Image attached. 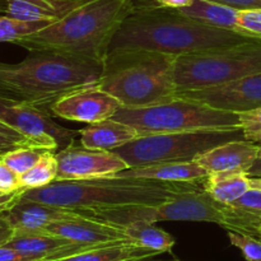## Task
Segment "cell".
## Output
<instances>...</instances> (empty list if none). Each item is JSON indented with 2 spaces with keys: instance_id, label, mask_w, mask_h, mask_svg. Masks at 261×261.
Returning a JSON list of instances; mask_svg holds the SVG:
<instances>
[{
  "instance_id": "6da1fadb",
  "label": "cell",
  "mask_w": 261,
  "mask_h": 261,
  "mask_svg": "<svg viewBox=\"0 0 261 261\" xmlns=\"http://www.w3.org/2000/svg\"><path fill=\"white\" fill-rule=\"evenodd\" d=\"M255 38L198 22L177 9L153 4L135 5L117 30L110 51L137 48L172 56L229 47Z\"/></svg>"
},
{
  "instance_id": "7a4b0ae2",
  "label": "cell",
  "mask_w": 261,
  "mask_h": 261,
  "mask_svg": "<svg viewBox=\"0 0 261 261\" xmlns=\"http://www.w3.org/2000/svg\"><path fill=\"white\" fill-rule=\"evenodd\" d=\"M103 63L65 54L31 53L15 64L0 61V97L50 111L66 94L96 86Z\"/></svg>"
},
{
  "instance_id": "3957f363",
  "label": "cell",
  "mask_w": 261,
  "mask_h": 261,
  "mask_svg": "<svg viewBox=\"0 0 261 261\" xmlns=\"http://www.w3.org/2000/svg\"><path fill=\"white\" fill-rule=\"evenodd\" d=\"M135 0H88L61 19L15 42L30 53L50 51L103 63Z\"/></svg>"
},
{
  "instance_id": "277c9868",
  "label": "cell",
  "mask_w": 261,
  "mask_h": 261,
  "mask_svg": "<svg viewBox=\"0 0 261 261\" xmlns=\"http://www.w3.org/2000/svg\"><path fill=\"white\" fill-rule=\"evenodd\" d=\"M203 188V184H175L134 177L54 181L50 185L27 189L22 199L64 208L91 211L125 205H158L177 194Z\"/></svg>"
},
{
  "instance_id": "5b68a950",
  "label": "cell",
  "mask_w": 261,
  "mask_h": 261,
  "mask_svg": "<svg viewBox=\"0 0 261 261\" xmlns=\"http://www.w3.org/2000/svg\"><path fill=\"white\" fill-rule=\"evenodd\" d=\"M176 56L149 50L110 51L103 60L98 86L122 107H147L176 98Z\"/></svg>"
},
{
  "instance_id": "8992f818",
  "label": "cell",
  "mask_w": 261,
  "mask_h": 261,
  "mask_svg": "<svg viewBox=\"0 0 261 261\" xmlns=\"http://www.w3.org/2000/svg\"><path fill=\"white\" fill-rule=\"evenodd\" d=\"M112 119L133 126L139 133V137L240 127L239 114L236 112L214 109L184 97L147 107H121Z\"/></svg>"
},
{
  "instance_id": "52a82bcc",
  "label": "cell",
  "mask_w": 261,
  "mask_h": 261,
  "mask_svg": "<svg viewBox=\"0 0 261 261\" xmlns=\"http://www.w3.org/2000/svg\"><path fill=\"white\" fill-rule=\"evenodd\" d=\"M261 71V40L176 56L177 93L221 86Z\"/></svg>"
},
{
  "instance_id": "ba28073f",
  "label": "cell",
  "mask_w": 261,
  "mask_h": 261,
  "mask_svg": "<svg viewBox=\"0 0 261 261\" xmlns=\"http://www.w3.org/2000/svg\"><path fill=\"white\" fill-rule=\"evenodd\" d=\"M244 132L239 129L196 130L139 137L112 152L130 167L165 162L196 161L205 152L232 140H242Z\"/></svg>"
},
{
  "instance_id": "9c48e42d",
  "label": "cell",
  "mask_w": 261,
  "mask_h": 261,
  "mask_svg": "<svg viewBox=\"0 0 261 261\" xmlns=\"http://www.w3.org/2000/svg\"><path fill=\"white\" fill-rule=\"evenodd\" d=\"M0 120L37 143L43 149L59 152L74 143L76 133L61 126L50 111L0 97Z\"/></svg>"
},
{
  "instance_id": "30bf717a",
  "label": "cell",
  "mask_w": 261,
  "mask_h": 261,
  "mask_svg": "<svg viewBox=\"0 0 261 261\" xmlns=\"http://www.w3.org/2000/svg\"><path fill=\"white\" fill-rule=\"evenodd\" d=\"M58 160L56 181H78L111 177L129 168L127 163L110 150L88 149L83 145L70 144L55 153Z\"/></svg>"
},
{
  "instance_id": "8fae6325",
  "label": "cell",
  "mask_w": 261,
  "mask_h": 261,
  "mask_svg": "<svg viewBox=\"0 0 261 261\" xmlns=\"http://www.w3.org/2000/svg\"><path fill=\"white\" fill-rule=\"evenodd\" d=\"M176 97L194 99L214 109L236 114L251 111L261 107V71L221 86L180 92Z\"/></svg>"
},
{
  "instance_id": "7c38bea8",
  "label": "cell",
  "mask_w": 261,
  "mask_h": 261,
  "mask_svg": "<svg viewBox=\"0 0 261 261\" xmlns=\"http://www.w3.org/2000/svg\"><path fill=\"white\" fill-rule=\"evenodd\" d=\"M121 107L119 99L96 84L76 89L58 99L50 107V112L68 121L92 124L111 119Z\"/></svg>"
},
{
  "instance_id": "4fadbf2b",
  "label": "cell",
  "mask_w": 261,
  "mask_h": 261,
  "mask_svg": "<svg viewBox=\"0 0 261 261\" xmlns=\"http://www.w3.org/2000/svg\"><path fill=\"white\" fill-rule=\"evenodd\" d=\"M43 232L56 234L76 244L92 246L129 241L122 227L89 217L84 212L75 218L55 222L46 227Z\"/></svg>"
},
{
  "instance_id": "5bb4252c",
  "label": "cell",
  "mask_w": 261,
  "mask_h": 261,
  "mask_svg": "<svg viewBox=\"0 0 261 261\" xmlns=\"http://www.w3.org/2000/svg\"><path fill=\"white\" fill-rule=\"evenodd\" d=\"M7 245L19 251L30 261L63 259L96 247L92 245L76 244L48 232H14V236Z\"/></svg>"
},
{
  "instance_id": "9a60e30c",
  "label": "cell",
  "mask_w": 261,
  "mask_h": 261,
  "mask_svg": "<svg viewBox=\"0 0 261 261\" xmlns=\"http://www.w3.org/2000/svg\"><path fill=\"white\" fill-rule=\"evenodd\" d=\"M83 214L78 209L51 205L41 201L22 199L9 209L5 217L14 232H43L55 222L71 219Z\"/></svg>"
},
{
  "instance_id": "2e32d148",
  "label": "cell",
  "mask_w": 261,
  "mask_h": 261,
  "mask_svg": "<svg viewBox=\"0 0 261 261\" xmlns=\"http://www.w3.org/2000/svg\"><path fill=\"white\" fill-rule=\"evenodd\" d=\"M260 145L249 140H232L224 143L201 154L196 162L209 173L214 172H244L249 173L259 158Z\"/></svg>"
},
{
  "instance_id": "e0dca14e",
  "label": "cell",
  "mask_w": 261,
  "mask_h": 261,
  "mask_svg": "<svg viewBox=\"0 0 261 261\" xmlns=\"http://www.w3.org/2000/svg\"><path fill=\"white\" fill-rule=\"evenodd\" d=\"M119 177L147 178L175 184H203L209 172L196 161L190 162H165L154 165L130 167L121 171Z\"/></svg>"
},
{
  "instance_id": "ac0fdd59",
  "label": "cell",
  "mask_w": 261,
  "mask_h": 261,
  "mask_svg": "<svg viewBox=\"0 0 261 261\" xmlns=\"http://www.w3.org/2000/svg\"><path fill=\"white\" fill-rule=\"evenodd\" d=\"M88 0H0V14L20 20H59Z\"/></svg>"
},
{
  "instance_id": "d6986e66",
  "label": "cell",
  "mask_w": 261,
  "mask_h": 261,
  "mask_svg": "<svg viewBox=\"0 0 261 261\" xmlns=\"http://www.w3.org/2000/svg\"><path fill=\"white\" fill-rule=\"evenodd\" d=\"M78 134L83 147L110 152L139 138V133L134 127L112 117L88 124L79 130Z\"/></svg>"
},
{
  "instance_id": "ffe728a7",
  "label": "cell",
  "mask_w": 261,
  "mask_h": 261,
  "mask_svg": "<svg viewBox=\"0 0 261 261\" xmlns=\"http://www.w3.org/2000/svg\"><path fill=\"white\" fill-rule=\"evenodd\" d=\"M158 255V252L132 241H121L92 247L86 251L51 261H145Z\"/></svg>"
},
{
  "instance_id": "44dd1931",
  "label": "cell",
  "mask_w": 261,
  "mask_h": 261,
  "mask_svg": "<svg viewBox=\"0 0 261 261\" xmlns=\"http://www.w3.org/2000/svg\"><path fill=\"white\" fill-rule=\"evenodd\" d=\"M177 10L204 24L241 33L239 24L240 9L229 5L212 2V0H194L189 7Z\"/></svg>"
},
{
  "instance_id": "7402d4cb",
  "label": "cell",
  "mask_w": 261,
  "mask_h": 261,
  "mask_svg": "<svg viewBox=\"0 0 261 261\" xmlns=\"http://www.w3.org/2000/svg\"><path fill=\"white\" fill-rule=\"evenodd\" d=\"M203 188L219 203L232 205L251 189L250 176L244 172H214L204 180Z\"/></svg>"
},
{
  "instance_id": "603a6c76",
  "label": "cell",
  "mask_w": 261,
  "mask_h": 261,
  "mask_svg": "<svg viewBox=\"0 0 261 261\" xmlns=\"http://www.w3.org/2000/svg\"><path fill=\"white\" fill-rule=\"evenodd\" d=\"M122 228L129 241L145 249L153 250L160 255L163 252H170L176 244L175 237L152 222H132L122 226Z\"/></svg>"
},
{
  "instance_id": "cb8c5ba5",
  "label": "cell",
  "mask_w": 261,
  "mask_h": 261,
  "mask_svg": "<svg viewBox=\"0 0 261 261\" xmlns=\"http://www.w3.org/2000/svg\"><path fill=\"white\" fill-rule=\"evenodd\" d=\"M59 166L55 153L47 150L30 171L20 175V186L23 189H37L50 185L56 181Z\"/></svg>"
},
{
  "instance_id": "d4e9b609",
  "label": "cell",
  "mask_w": 261,
  "mask_h": 261,
  "mask_svg": "<svg viewBox=\"0 0 261 261\" xmlns=\"http://www.w3.org/2000/svg\"><path fill=\"white\" fill-rule=\"evenodd\" d=\"M56 20H20L0 14V42L15 43L20 38L41 31Z\"/></svg>"
},
{
  "instance_id": "484cf974",
  "label": "cell",
  "mask_w": 261,
  "mask_h": 261,
  "mask_svg": "<svg viewBox=\"0 0 261 261\" xmlns=\"http://www.w3.org/2000/svg\"><path fill=\"white\" fill-rule=\"evenodd\" d=\"M46 152L47 149H42V148H20V149H15L4 154L3 160L20 176L30 171Z\"/></svg>"
},
{
  "instance_id": "4316f807",
  "label": "cell",
  "mask_w": 261,
  "mask_h": 261,
  "mask_svg": "<svg viewBox=\"0 0 261 261\" xmlns=\"http://www.w3.org/2000/svg\"><path fill=\"white\" fill-rule=\"evenodd\" d=\"M20 148H41L28 137L0 120V157ZM43 149V148H42Z\"/></svg>"
},
{
  "instance_id": "83f0119b",
  "label": "cell",
  "mask_w": 261,
  "mask_h": 261,
  "mask_svg": "<svg viewBox=\"0 0 261 261\" xmlns=\"http://www.w3.org/2000/svg\"><path fill=\"white\" fill-rule=\"evenodd\" d=\"M232 246L241 251L246 261H261V240L251 234L240 233V232H227Z\"/></svg>"
},
{
  "instance_id": "f1b7e54d",
  "label": "cell",
  "mask_w": 261,
  "mask_h": 261,
  "mask_svg": "<svg viewBox=\"0 0 261 261\" xmlns=\"http://www.w3.org/2000/svg\"><path fill=\"white\" fill-rule=\"evenodd\" d=\"M239 120L245 140L252 143L261 142V107L251 111L240 112Z\"/></svg>"
},
{
  "instance_id": "f546056e",
  "label": "cell",
  "mask_w": 261,
  "mask_h": 261,
  "mask_svg": "<svg viewBox=\"0 0 261 261\" xmlns=\"http://www.w3.org/2000/svg\"><path fill=\"white\" fill-rule=\"evenodd\" d=\"M239 24L242 35L261 40V9L240 10Z\"/></svg>"
},
{
  "instance_id": "4dcf8cb0",
  "label": "cell",
  "mask_w": 261,
  "mask_h": 261,
  "mask_svg": "<svg viewBox=\"0 0 261 261\" xmlns=\"http://www.w3.org/2000/svg\"><path fill=\"white\" fill-rule=\"evenodd\" d=\"M232 206L245 212V213L261 218V191L256 189H250L239 200L234 201Z\"/></svg>"
},
{
  "instance_id": "1f68e13d",
  "label": "cell",
  "mask_w": 261,
  "mask_h": 261,
  "mask_svg": "<svg viewBox=\"0 0 261 261\" xmlns=\"http://www.w3.org/2000/svg\"><path fill=\"white\" fill-rule=\"evenodd\" d=\"M19 189H23L20 186V176L4 162L3 157H0V191L9 194Z\"/></svg>"
},
{
  "instance_id": "d6a6232c",
  "label": "cell",
  "mask_w": 261,
  "mask_h": 261,
  "mask_svg": "<svg viewBox=\"0 0 261 261\" xmlns=\"http://www.w3.org/2000/svg\"><path fill=\"white\" fill-rule=\"evenodd\" d=\"M25 190L27 189H19V190L9 194H5L0 191V216L5 214L12 206H14L20 200V198H22L23 193Z\"/></svg>"
},
{
  "instance_id": "836d02e7",
  "label": "cell",
  "mask_w": 261,
  "mask_h": 261,
  "mask_svg": "<svg viewBox=\"0 0 261 261\" xmlns=\"http://www.w3.org/2000/svg\"><path fill=\"white\" fill-rule=\"evenodd\" d=\"M212 2L229 5V7L240 10L261 9V0H212Z\"/></svg>"
},
{
  "instance_id": "e575fe53",
  "label": "cell",
  "mask_w": 261,
  "mask_h": 261,
  "mask_svg": "<svg viewBox=\"0 0 261 261\" xmlns=\"http://www.w3.org/2000/svg\"><path fill=\"white\" fill-rule=\"evenodd\" d=\"M0 261H30L25 256H23L19 251L13 247L4 245L0 246Z\"/></svg>"
},
{
  "instance_id": "d590c367",
  "label": "cell",
  "mask_w": 261,
  "mask_h": 261,
  "mask_svg": "<svg viewBox=\"0 0 261 261\" xmlns=\"http://www.w3.org/2000/svg\"><path fill=\"white\" fill-rule=\"evenodd\" d=\"M14 236V229L4 216H0V246H4Z\"/></svg>"
},
{
  "instance_id": "8d00e7d4",
  "label": "cell",
  "mask_w": 261,
  "mask_h": 261,
  "mask_svg": "<svg viewBox=\"0 0 261 261\" xmlns=\"http://www.w3.org/2000/svg\"><path fill=\"white\" fill-rule=\"evenodd\" d=\"M157 5L163 8H170V9H181L186 8L194 2V0H153Z\"/></svg>"
},
{
  "instance_id": "74e56055",
  "label": "cell",
  "mask_w": 261,
  "mask_h": 261,
  "mask_svg": "<svg viewBox=\"0 0 261 261\" xmlns=\"http://www.w3.org/2000/svg\"><path fill=\"white\" fill-rule=\"evenodd\" d=\"M247 175L250 177H261V158H257L256 162L254 163V166H252Z\"/></svg>"
},
{
  "instance_id": "f35d334b",
  "label": "cell",
  "mask_w": 261,
  "mask_h": 261,
  "mask_svg": "<svg viewBox=\"0 0 261 261\" xmlns=\"http://www.w3.org/2000/svg\"><path fill=\"white\" fill-rule=\"evenodd\" d=\"M250 186L261 191V177H250Z\"/></svg>"
},
{
  "instance_id": "ab89813d",
  "label": "cell",
  "mask_w": 261,
  "mask_h": 261,
  "mask_svg": "<svg viewBox=\"0 0 261 261\" xmlns=\"http://www.w3.org/2000/svg\"><path fill=\"white\" fill-rule=\"evenodd\" d=\"M256 237L257 239L261 240V226L259 227V229H257V233H256Z\"/></svg>"
},
{
  "instance_id": "60d3db41",
  "label": "cell",
  "mask_w": 261,
  "mask_h": 261,
  "mask_svg": "<svg viewBox=\"0 0 261 261\" xmlns=\"http://www.w3.org/2000/svg\"><path fill=\"white\" fill-rule=\"evenodd\" d=\"M145 261H149V260H145ZM165 261H182V260H178V259H172V260H165Z\"/></svg>"
},
{
  "instance_id": "b9f144b4",
  "label": "cell",
  "mask_w": 261,
  "mask_h": 261,
  "mask_svg": "<svg viewBox=\"0 0 261 261\" xmlns=\"http://www.w3.org/2000/svg\"><path fill=\"white\" fill-rule=\"evenodd\" d=\"M259 158H261V145H260V149H259Z\"/></svg>"
}]
</instances>
